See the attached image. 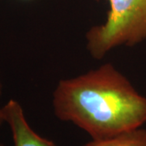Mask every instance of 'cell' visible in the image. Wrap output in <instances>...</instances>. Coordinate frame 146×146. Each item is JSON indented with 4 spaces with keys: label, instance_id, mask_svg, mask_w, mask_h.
<instances>
[{
    "label": "cell",
    "instance_id": "cell-5",
    "mask_svg": "<svg viewBox=\"0 0 146 146\" xmlns=\"http://www.w3.org/2000/svg\"><path fill=\"white\" fill-rule=\"evenodd\" d=\"M1 96H2V83H1V79H0V99H1ZM1 109H2V107L0 106V126L2 125V123H3L2 119H1Z\"/></svg>",
    "mask_w": 146,
    "mask_h": 146
},
{
    "label": "cell",
    "instance_id": "cell-4",
    "mask_svg": "<svg viewBox=\"0 0 146 146\" xmlns=\"http://www.w3.org/2000/svg\"><path fill=\"white\" fill-rule=\"evenodd\" d=\"M84 146H146V130L139 127L109 139L92 140Z\"/></svg>",
    "mask_w": 146,
    "mask_h": 146
},
{
    "label": "cell",
    "instance_id": "cell-6",
    "mask_svg": "<svg viewBox=\"0 0 146 146\" xmlns=\"http://www.w3.org/2000/svg\"><path fill=\"white\" fill-rule=\"evenodd\" d=\"M0 146H3V144H2L1 142H0Z\"/></svg>",
    "mask_w": 146,
    "mask_h": 146
},
{
    "label": "cell",
    "instance_id": "cell-1",
    "mask_svg": "<svg viewBox=\"0 0 146 146\" xmlns=\"http://www.w3.org/2000/svg\"><path fill=\"white\" fill-rule=\"evenodd\" d=\"M53 107L59 119L73 123L94 141L139 128L146 122V98L110 63L60 80Z\"/></svg>",
    "mask_w": 146,
    "mask_h": 146
},
{
    "label": "cell",
    "instance_id": "cell-2",
    "mask_svg": "<svg viewBox=\"0 0 146 146\" xmlns=\"http://www.w3.org/2000/svg\"><path fill=\"white\" fill-rule=\"evenodd\" d=\"M110 11L104 25L87 34V48L102 58L114 47L132 46L146 40V0H108Z\"/></svg>",
    "mask_w": 146,
    "mask_h": 146
},
{
    "label": "cell",
    "instance_id": "cell-3",
    "mask_svg": "<svg viewBox=\"0 0 146 146\" xmlns=\"http://www.w3.org/2000/svg\"><path fill=\"white\" fill-rule=\"evenodd\" d=\"M1 119L10 127L14 146H56L38 136L29 125L21 105L11 100L1 109Z\"/></svg>",
    "mask_w": 146,
    "mask_h": 146
}]
</instances>
